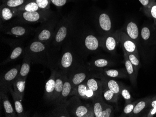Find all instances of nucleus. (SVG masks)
<instances>
[{"label": "nucleus", "instance_id": "0eeeda50", "mask_svg": "<svg viewBox=\"0 0 156 117\" xmlns=\"http://www.w3.org/2000/svg\"><path fill=\"white\" fill-rule=\"evenodd\" d=\"M92 100L95 117H114L113 107L104 102L102 95L95 97Z\"/></svg>", "mask_w": 156, "mask_h": 117}, {"label": "nucleus", "instance_id": "473e14b6", "mask_svg": "<svg viewBox=\"0 0 156 117\" xmlns=\"http://www.w3.org/2000/svg\"><path fill=\"white\" fill-rule=\"evenodd\" d=\"M102 94H103V97L106 101L109 102L117 103L119 96L114 93L103 84Z\"/></svg>", "mask_w": 156, "mask_h": 117}, {"label": "nucleus", "instance_id": "c03bdc74", "mask_svg": "<svg viewBox=\"0 0 156 117\" xmlns=\"http://www.w3.org/2000/svg\"><path fill=\"white\" fill-rule=\"evenodd\" d=\"M151 106L154 109H156V100H154L151 103Z\"/></svg>", "mask_w": 156, "mask_h": 117}, {"label": "nucleus", "instance_id": "4be33fe9", "mask_svg": "<svg viewBox=\"0 0 156 117\" xmlns=\"http://www.w3.org/2000/svg\"><path fill=\"white\" fill-rule=\"evenodd\" d=\"M61 72H59L57 70L56 73V87H55V91L54 96L52 103L54 104L56 101L58 100V97H60L61 93L62 91L64 83V79L66 75Z\"/></svg>", "mask_w": 156, "mask_h": 117}, {"label": "nucleus", "instance_id": "423d86ee", "mask_svg": "<svg viewBox=\"0 0 156 117\" xmlns=\"http://www.w3.org/2000/svg\"><path fill=\"white\" fill-rule=\"evenodd\" d=\"M18 24H11L7 25H1V31L6 34L13 36L18 38L25 37L35 31L33 28L26 25V24L19 21Z\"/></svg>", "mask_w": 156, "mask_h": 117}, {"label": "nucleus", "instance_id": "a878e982", "mask_svg": "<svg viewBox=\"0 0 156 117\" xmlns=\"http://www.w3.org/2000/svg\"><path fill=\"white\" fill-rule=\"evenodd\" d=\"M101 81L103 85L111 90L115 94L120 96L121 91V85L118 82L113 79H110L108 77L104 76H100Z\"/></svg>", "mask_w": 156, "mask_h": 117}, {"label": "nucleus", "instance_id": "4468645a", "mask_svg": "<svg viewBox=\"0 0 156 117\" xmlns=\"http://www.w3.org/2000/svg\"><path fill=\"white\" fill-rule=\"evenodd\" d=\"M72 95L77 96L79 99H83L84 100L89 99L92 100L94 97H96L94 93L89 89L85 82L78 85L73 89Z\"/></svg>", "mask_w": 156, "mask_h": 117}, {"label": "nucleus", "instance_id": "cd10ccee", "mask_svg": "<svg viewBox=\"0 0 156 117\" xmlns=\"http://www.w3.org/2000/svg\"><path fill=\"white\" fill-rule=\"evenodd\" d=\"M50 113L46 115L47 117H69L71 116L67 110L66 103H60Z\"/></svg>", "mask_w": 156, "mask_h": 117}, {"label": "nucleus", "instance_id": "5701e85b", "mask_svg": "<svg viewBox=\"0 0 156 117\" xmlns=\"http://www.w3.org/2000/svg\"><path fill=\"white\" fill-rule=\"evenodd\" d=\"M98 25L103 32H109L112 28V22L109 15L106 13L100 14L98 18Z\"/></svg>", "mask_w": 156, "mask_h": 117}, {"label": "nucleus", "instance_id": "4c0bfd02", "mask_svg": "<svg viewBox=\"0 0 156 117\" xmlns=\"http://www.w3.org/2000/svg\"><path fill=\"white\" fill-rule=\"evenodd\" d=\"M126 54L129 60L130 61V62L133 64V66H134L136 71L137 72L139 66L140 65V63H139V59H138V57L136 55L132 53H128V54L126 53Z\"/></svg>", "mask_w": 156, "mask_h": 117}, {"label": "nucleus", "instance_id": "a211bd4d", "mask_svg": "<svg viewBox=\"0 0 156 117\" xmlns=\"http://www.w3.org/2000/svg\"><path fill=\"white\" fill-rule=\"evenodd\" d=\"M1 101L3 108L5 117H18L16 112L14 110L8 99L7 93L1 94Z\"/></svg>", "mask_w": 156, "mask_h": 117}, {"label": "nucleus", "instance_id": "79ce46f5", "mask_svg": "<svg viewBox=\"0 0 156 117\" xmlns=\"http://www.w3.org/2000/svg\"><path fill=\"white\" fill-rule=\"evenodd\" d=\"M51 2L57 7L63 6L66 3L68 0H51Z\"/></svg>", "mask_w": 156, "mask_h": 117}, {"label": "nucleus", "instance_id": "412c9836", "mask_svg": "<svg viewBox=\"0 0 156 117\" xmlns=\"http://www.w3.org/2000/svg\"><path fill=\"white\" fill-rule=\"evenodd\" d=\"M85 82L89 89L94 93L96 96L102 95L103 92V84L102 81L94 78H88Z\"/></svg>", "mask_w": 156, "mask_h": 117}, {"label": "nucleus", "instance_id": "7c9ffc66", "mask_svg": "<svg viewBox=\"0 0 156 117\" xmlns=\"http://www.w3.org/2000/svg\"><path fill=\"white\" fill-rule=\"evenodd\" d=\"M92 69H101L106 68L111 65V62L109 60L105 58H98L94 59L89 64Z\"/></svg>", "mask_w": 156, "mask_h": 117}, {"label": "nucleus", "instance_id": "1a4fd4ad", "mask_svg": "<svg viewBox=\"0 0 156 117\" xmlns=\"http://www.w3.org/2000/svg\"><path fill=\"white\" fill-rule=\"evenodd\" d=\"M21 66L20 64L17 65L1 75L0 80L1 94L7 93L9 91V86L12 85L13 82L18 77Z\"/></svg>", "mask_w": 156, "mask_h": 117}, {"label": "nucleus", "instance_id": "c85d7f7f", "mask_svg": "<svg viewBox=\"0 0 156 117\" xmlns=\"http://www.w3.org/2000/svg\"><path fill=\"white\" fill-rule=\"evenodd\" d=\"M124 52V64L127 73L129 76L130 81L132 84L135 83L136 80V72L134 66L129 60L126 53Z\"/></svg>", "mask_w": 156, "mask_h": 117}, {"label": "nucleus", "instance_id": "c9c22d12", "mask_svg": "<svg viewBox=\"0 0 156 117\" xmlns=\"http://www.w3.org/2000/svg\"><path fill=\"white\" fill-rule=\"evenodd\" d=\"M146 106V103L145 101H141L136 104L134 109L131 114L132 115H136L141 112Z\"/></svg>", "mask_w": 156, "mask_h": 117}, {"label": "nucleus", "instance_id": "a18cd8bd", "mask_svg": "<svg viewBox=\"0 0 156 117\" xmlns=\"http://www.w3.org/2000/svg\"><path fill=\"white\" fill-rule=\"evenodd\" d=\"M156 109L153 108V110H152V111H151V115H154V114H156Z\"/></svg>", "mask_w": 156, "mask_h": 117}, {"label": "nucleus", "instance_id": "393cba45", "mask_svg": "<svg viewBox=\"0 0 156 117\" xmlns=\"http://www.w3.org/2000/svg\"><path fill=\"white\" fill-rule=\"evenodd\" d=\"M23 57L22 64L21 66L20 72L17 78H27L30 72L31 60L30 56L24 52Z\"/></svg>", "mask_w": 156, "mask_h": 117}, {"label": "nucleus", "instance_id": "9b49d317", "mask_svg": "<svg viewBox=\"0 0 156 117\" xmlns=\"http://www.w3.org/2000/svg\"><path fill=\"white\" fill-rule=\"evenodd\" d=\"M51 74L50 78L46 81L45 85L44 98L47 102L52 103L54 96L56 87V69L51 70Z\"/></svg>", "mask_w": 156, "mask_h": 117}, {"label": "nucleus", "instance_id": "6e6552de", "mask_svg": "<svg viewBox=\"0 0 156 117\" xmlns=\"http://www.w3.org/2000/svg\"><path fill=\"white\" fill-rule=\"evenodd\" d=\"M75 62V55L70 49H65L58 60L57 70L59 72L68 74L73 70Z\"/></svg>", "mask_w": 156, "mask_h": 117}, {"label": "nucleus", "instance_id": "dca6fc26", "mask_svg": "<svg viewBox=\"0 0 156 117\" xmlns=\"http://www.w3.org/2000/svg\"><path fill=\"white\" fill-rule=\"evenodd\" d=\"M12 85L9 86V91L11 94L14 100L15 103V111L19 117H27V112L24 110V107L22 106V99L19 96L14 90L12 89Z\"/></svg>", "mask_w": 156, "mask_h": 117}, {"label": "nucleus", "instance_id": "a19ab883", "mask_svg": "<svg viewBox=\"0 0 156 117\" xmlns=\"http://www.w3.org/2000/svg\"><path fill=\"white\" fill-rule=\"evenodd\" d=\"M141 37L142 39L144 40H147L149 39L151 36V31L150 29L148 27H144L142 28L141 30Z\"/></svg>", "mask_w": 156, "mask_h": 117}, {"label": "nucleus", "instance_id": "f8f14e48", "mask_svg": "<svg viewBox=\"0 0 156 117\" xmlns=\"http://www.w3.org/2000/svg\"><path fill=\"white\" fill-rule=\"evenodd\" d=\"M119 37L123 51L127 54L132 53L138 56V49L135 42L123 31L119 32Z\"/></svg>", "mask_w": 156, "mask_h": 117}, {"label": "nucleus", "instance_id": "ddd939ff", "mask_svg": "<svg viewBox=\"0 0 156 117\" xmlns=\"http://www.w3.org/2000/svg\"><path fill=\"white\" fill-rule=\"evenodd\" d=\"M67 76L73 89L87 79L88 74L85 70H77L70 72L67 74Z\"/></svg>", "mask_w": 156, "mask_h": 117}, {"label": "nucleus", "instance_id": "2f4dec72", "mask_svg": "<svg viewBox=\"0 0 156 117\" xmlns=\"http://www.w3.org/2000/svg\"><path fill=\"white\" fill-rule=\"evenodd\" d=\"M16 9L18 11H26V12H32L42 10L38 6V5L34 0H28L25 3L22 5L21 6Z\"/></svg>", "mask_w": 156, "mask_h": 117}, {"label": "nucleus", "instance_id": "20e7f679", "mask_svg": "<svg viewBox=\"0 0 156 117\" xmlns=\"http://www.w3.org/2000/svg\"><path fill=\"white\" fill-rule=\"evenodd\" d=\"M58 22L52 18L42 23L34 31V39L52 45Z\"/></svg>", "mask_w": 156, "mask_h": 117}, {"label": "nucleus", "instance_id": "72a5a7b5", "mask_svg": "<svg viewBox=\"0 0 156 117\" xmlns=\"http://www.w3.org/2000/svg\"><path fill=\"white\" fill-rule=\"evenodd\" d=\"M28 0H3V4L12 8L21 6Z\"/></svg>", "mask_w": 156, "mask_h": 117}, {"label": "nucleus", "instance_id": "f257e3e1", "mask_svg": "<svg viewBox=\"0 0 156 117\" xmlns=\"http://www.w3.org/2000/svg\"><path fill=\"white\" fill-rule=\"evenodd\" d=\"M51 45L34 39L25 48V51L31 58L32 63L43 64L52 69L57 67V63L52 53Z\"/></svg>", "mask_w": 156, "mask_h": 117}, {"label": "nucleus", "instance_id": "bb28decb", "mask_svg": "<svg viewBox=\"0 0 156 117\" xmlns=\"http://www.w3.org/2000/svg\"><path fill=\"white\" fill-rule=\"evenodd\" d=\"M26 79L27 78H16L12 83L14 91L22 99L24 95Z\"/></svg>", "mask_w": 156, "mask_h": 117}, {"label": "nucleus", "instance_id": "f3484780", "mask_svg": "<svg viewBox=\"0 0 156 117\" xmlns=\"http://www.w3.org/2000/svg\"><path fill=\"white\" fill-rule=\"evenodd\" d=\"M25 48H24V46L20 44H16L14 45L13 48L12 49L11 53L8 57L5 59L1 65H5L7 63L13 62L18 59L22 55H24L25 52Z\"/></svg>", "mask_w": 156, "mask_h": 117}, {"label": "nucleus", "instance_id": "2eb2a0df", "mask_svg": "<svg viewBox=\"0 0 156 117\" xmlns=\"http://www.w3.org/2000/svg\"><path fill=\"white\" fill-rule=\"evenodd\" d=\"M73 91V88L72 87V84L68 79L67 74L66 75L63 87L61 93L60 97H58V100L55 103V105H57L62 103H66L68 100V97L72 95Z\"/></svg>", "mask_w": 156, "mask_h": 117}, {"label": "nucleus", "instance_id": "ea45409f", "mask_svg": "<svg viewBox=\"0 0 156 117\" xmlns=\"http://www.w3.org/2000/svg\"><path fill=\"white\" fill-rule=\"evenodd\" d=\"M138 1L143 6L145 11H148V12L150 7L155 2L154 0H138Z\"/></svg>", "mask_w": 156, "mask_h": 117}, {"label": "nucleus", "instance_id": "58836bf2", "mask_svg": "<svg viewBox=\"0 0 156 117\" xmlns=\"http://www.w3.org/2000/svg\"><path fill=\"white\" fill-rule=\"evenodd\" d=\"M136 103L135 102L130 103L125 105L123 112L121 116V117H126V116H129L130 115L131 112H132L133 110L134 109Z\"/></svg>", "mask_w": 156, "mask_h": 117}, {"label": "nucleus", "instance_id": "e433bc0d", "mask_svg": "<svg viewBox=\"0 0 156 117\" xmlns=\"http://www.w3.org/2000/svg\"><path fill=\"white\" fill-rule=\"evenodd\" d=\"M38 6L42 10H49L51 0H34Z\"/></svg>", "mask_w": 156, "mask_h": 117}, {"label": "nucleus", "instance_id": "f03ea898", "mask_svg": "<svg viewBox=\"0 0 156 117\" xmlns=\"http://www.w3.org/2000/svg\"><path fill=\"white\" fill-rule=\"evenodd\" d=\"M70 116L77 117H94L93 106L84 105L77 96L71 97L66 102Z\"/></svg>", "mask_w": 156, "mask_h": 117}, {"label": "nucleus", "instance_id": "7ed1b4c3", "mask_svg": "<svg viewBox=\"0 0 156 117\" xmlns=\"http://www.w3.org/2000/svg\"><path fill=\"white\" fill-rule=\"evenodd\" d=\"M53 16L52 11L49 9L32 12L19 11L16 17L18 21L24 24H42L52 18Z\"/></svg>", "mask_w": 156, "mask_h": 117}, {"label": "nucleus", "instance_id": "6ab92c4d", "mask_svg": "<svg viewBox=\"0 0 156 117\" xmlns=\"http://www.w3.org/2000/svg\"><path fill=\"white\" fill-rule=\"evenodd\" d=\"M85 47L88 51H95L100 46V39L94 34H89L85 37Z\"/></svg>", "mask_w": 156, "mask_h": 117}, {"label": "nucleus", "instance_id": "aec40b11", "mask_svg": "<svg viewBox=\"0 0 156 117\" xmlns=\"http://www.w3.org/2000/svg\"><path fill=\"white\" fill-rule=\"evenodd\" d=\"M19 11L16 8H12L2 4L1 6V22H5L16 17Z\"/></svg>", "mask_w": 156, "mask_h": 117}, {"label": "nucleus", "instance_id": "b1692460", "mask_svg": "<svg viewBox=\"0 0 156 117\" xmlns=\"http://www.w3.org/2000/svg\"><path fill=\"white\" fill-rule=\"evenodd\" d=\"M127 73L124 70L102 69L99 76H106L109 78H125L127 77Z\"/></svg>", "mask_w": 156, "mask_h": 117}, {"label": "nucleus", "instance_id": "9d476101", "mask_svg": "<svg viewBox=\"0 0 156 117\" xmlns=\"http://www.w3.org/2000/svg\"><path fill=\"white\" fill-rule=\"evenodd\" d=\"M119 41V32L108 34L100 39V46L106 51L113 53L117 49Z\"/></svg>", "mask_w": 156, "mask_h": 117}, {"label": "nucleus", "instance_id": "f704fd0d", "mask_svg": "<svg viewBox=\"0 0 156 117\" xmlns=\"http://www.w3.org/2000/svg\"><path fill=\"white\" fill-rule=\"evenodd\" d=\"M120 95L123 97L125 101V105L132 102V97L131 96L130 91L125 86L121 85Z\"/></svg>", "mask_w": 156, "mask_h": 117}, {"label": "nucleus", "instance_id": "37998d69", "mask_svg": "<svg viewBox=\"0 0 156 117\" xmlns=\"http://www.w3.org/2000/svg\"><path fill=\"white\" fill-rule=\"evenodd\" d=\"M149 12L151 16L156 20V3L154 2L149 9Z\"/></svg>", "mask_w": 156, "mask_h": 117}, {"label": "nucleus", "instance_id": "39448f33", "mask_svg": "<svg viewBox=\"0 0 156 117\" xmlns=\"http://www.w3.org/2000/svg\"><path fill=\"white\" fill-rule=\"evenodd\" d=\"M71 24L70 19L67 17L62 18L60 22L58 23L52 43V45L53 47L58 48L62 45L68 36Z\"/></svg>", "mask_w": 156, "mask_h": 117}, {"label": "nucleus", "instance_id": "c756f323", "mask_svg": "<svg viewBox=\"0 0 156 117\" xmlns=\"http://www.w3.org/2000/svg\"><path fill=\"white\" fill-rule=\"evenodd\" d=\"M126 33L133 41H136L138 38L139 30L138 25L133 22H130L127 25Z\"/></svg>", "mask_w": 156, "mask_h": 117}]
</instances>
